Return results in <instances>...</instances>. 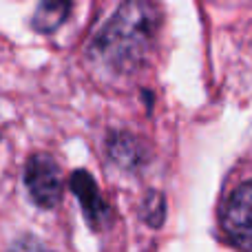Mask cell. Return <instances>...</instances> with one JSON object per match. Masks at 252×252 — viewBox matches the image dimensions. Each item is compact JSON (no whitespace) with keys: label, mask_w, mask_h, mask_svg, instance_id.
I'll list each match as a JSON object with an SVG mask.
<instances>
[{"label":"cell","mask_w":252,"mask_h":252,"mask_svg":"<svg viewBox=\"0 0 252 252\" xmlns=\"http://www.w3.org/2000/svg\"><path fill=\"white\" fill-rule=\"evenodd\" d=\"M157 29L148 0H124L91 44L93 58L115 73H130L144 62Z\"/></svg>","instance_id":"obj_1"},{"label":"cell","mask_w":252,"mask_h":252,"mask_svg":"<svg viewBox=\"0 0 252 252\" xmlns=\"http://www.w3.org/2000/svg\"><path fill=\"white\" fill-rule=\"evenodd\" d=\"M25 186L35 206L53 208L62 197V179L58 161L44 153L33 155L25 166Z\"/></svg>","instance_id":"obj_2"},{"label":"cell","mask_w":252,"mask_h":252,"mask_svg":"<svg viewBox=\"0 0 252 252\" xmlns=\"http://www.w3.org/2000/svg\"><path fill=\"white\" fill-rule=\"evenodd\" d=\"M221 226L241 252H252V179L230 192L221 213Z\"/></svg>","instance_id":"obj_3"},{"label":"cell","mask_w":252,"mask_h":252,"mask_svg":"<svg viewBox=\"0 0 252 252\" xmlns=\"http://www.w3.org/2000/svg\"><path fill=\"white\" fill-rule=\"evenodd\" d=\"M71 190L78 197L89 226L100 230V228H104L106 223H109L111 210H109V206H106V201L102 199V192H100V188H97L95 179H93L87 170H75V173L71 175Z\"/></svg>","instance_id":"obj_4"},{"label":"cell","mask_w":252,"mask_h":252,"mask_svg":"<svg viewBox=\"0 0 252 252\" xmlns=\"http://www.w3.org/2000/svg\"><path fill=\"white\" fill-rule=\"evenodd\" d=\"M109 146V155L115 164H120L122 168H135L144 161L142 144L128 133H113L106 142Z\"/></svg>","instance_id":"obj_5"},{"label":"cell","mask_w":252,"mask_h":252,"mask_svg":"<svg viewBox=\"0 0 252 252\" xmlns=\"http://www.w3.org/2000/svg\"><path fill=\"white\" fill-rule=\"evenodd\" d=\"M71 0H40L33 16V29L40 33H51L66 20Z\"/></svg>","instance_id":"obj_6"},{"label":"cell","mask_w":252,"mask_h":252,"mask_svg":"<svg viewBox=\"0 0 252 252\" xmlns=\"http://www.w3.org/2000/svg\"><path fill=\"white\" fill-rule=\"evenodd\" d=\"M164 215H166V204L164 197L159 192H148L146 201H144V219L146 223H151L153 228L164 223Z\"/></svg>","instance_id":"obj_7"},{"label":"cell","mask_w":252,"mask_h":252,"mask_svg":"<svg viewBox=\"0 0 252 252\" xmlns=\"http://www.w3.org/2000/svg\"><path fill=\"white\" fill-rule=\"evenodd\" d=\"M9 252H51V250L40 239H35V237H31V235H25L9 248Z\"/></svg>","instance_id":"obj_8"}]
</instances>
